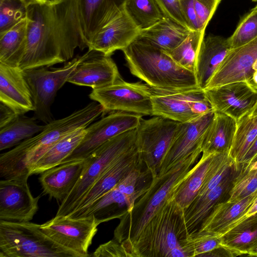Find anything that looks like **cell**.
<instances>
[{"label":"cell","instance_id":"1","mask_svg":"<svg viewBox=\"0 0 257 257\" xmlns=\"http://www.w3.org/2000/svg\"><path fill=\"white\" fill-rule=\"evenodd\" d=\"M27 9V45L22 70L65 62L75 49L87 46L79 17L78 0H48Z\"/></svg>","mask_w":257,"mask_h":257},{"label":"cell","instance_id":"2","mask_svg":"<svg viewBox=\"0 0 257 257\" xmlns=\"http://www.w3.org/2000/svg\"><path fill=\"white\" fill-rule=\"evenodd\" d=\"M202 153V151L193 153L166 173L152 178L147 191L137 200L131 211L120 218L113 239L121 243L131 256L133 243L148 221L191 173Z\"/></svg>","mask_w":257,"mask_h":257},{"label":"cell","instance_id":"3","mask_svg":"<svg viewBox=\"0 0 257 257\" xmlns=\"http://www.w3.org/2000/svg\"><path fill=\"white\" fill-rule=\"evenodd\" d=\"M122 51L132 74L152 88L171 91L200 88L194 72L146 40L138 38Z\"/></svg>","mask_w":257,"mask_h":257},{"label":"cell","instance_id":"4","mask_svg":"<svg viewBox=\"0 0 257 257\" xmlns=\"http://www.w3.org/2000/svg\"><path fill=\"white\" fill-rule=\"evenodd\" d=\"M183 211L174 200L169 199L132 245V256L188 257L180 243L185 238Z\"/></svg>","mask_w":257,"mask_h":257},{"label":"cell","instance_id":"5","mask_svg":"<svg viewBox=\"0 0 257 257\" xmlns=\"http://www.w3.org/2000/svg\"><path fill=\"white\" fill-rule=\"evenodd\" d=\"M40 225L0 220V257H79L50 238Z\"/></svg>","mask_w":257,"mask_h":257},{"label":"cell","instance_id":"6","mask_svg":"<svg viewBox=\"0 0 257 257\" xmlns=\"http://www.w3.org/2000/svg\"><path fill=\"white\" fill-rule=\"evenodd\" d=\"M137 129L118 135L98 147L86 159L83 171L74 188L59 206L55 217L73 212L102 173L115 161L136 145Z\"/></svg>","mask_w":257,"mask_h":257},{"label":"cell","instance_id":"7","mask_svg":"<svg viewBox=\"0 0 257 257\" xmlns=\"http://www.w3.org/2000/svg\"><path fill=\"white\" fill-rule=\"evenodd\" d=\"M103 113L102 106L92 102L69 115L45 124L43 131L16 146L26 156L29 171L33 165L57 142L79 128L87 127Z\"/></svg>","mask_w":257,"mask_h":257},{"label":"cell","instance_id":"8","mask_svg":"<svg viewBox=\"0 0 257 257\" xmlns=\"http://www.w3.org/2000/svg\"><path fill=\"white\" fill-rule=\"evenodd\" d=\"M84 54L77 56L62 67H41L23 70L30 89L34 106L33 117L46 124L54 119L51 110L56 93L78 64L84 59Z\"/></svg>","mask_w":257,"mask_h":257},{"label":"cell","instance_id":"9","mask_svg":"<svg viewBox=\"0 0 257 257\" xmlns=\"http://www.w3.org/2000/svg\"><path fill=\"white\" fill-rule=\"evenodd\" d=\"M178 122L159 116L141 118L136 128V145L142 162L152 178L157 176L174 140Z\"/></svg>","mask_w":257,"mask_h":257},{"label":"cell","instance_id":"10","mask_svg":"<svg viewBox=\"0 0 257 257\" xmlns=\"http://www.w3.org/2000/svg\"><path fill=\"white\" fill-rule=\"evenodd\" d=\"M152 93L149 86L140 82L130 83L122 78L111 85L92 89L89 95L99 103L104 113L122 111L143 116H152Z\"/></svg>","mask_w":257,"mask_h":257},{"label":"cell","instance_id":"11","mask_svg":"<svg viewBox=\"0 0 257 257\" xmlns=\"http://www.w3.org/2000/svg\"><path fill=\"white\" fill-rule=\"evenodd\" d=\"M99 224L93 216L79 218L54 217L40 225L42 231L63 247L79 257L90 256L88 248Z\"/></svg>","mask_w":257,"mask_h":257},{"label":"cell","instance_id":"12","mask_svg":"<svg viewBox=\"0 0 257 257\" xmlns=\"http://www.w3.org/2000/svg\"><path fill=\"white\" fill-rule=\"evenodd\" d=\"M142 117L134 113L112 111L86 128L85 134L78 146L62 163L87 158L111 139L136 128Z\"/></svg>","mask_w":257,"mask_h":257},{"label":"cell","instance_id":"13","mask_svg":"<svg viewBox=\"0 0 257 257\" xmlns=\"http://www.w3.org/2000/svg\"><path fill=\"white\" fill-rule=\"evenodd\" d=\"M214 114L213 110L185 122H179L172 145L161 164V176L193 153L202 151L206 131Z\"/></svg>","mask_w":257,"mask_h":257},{"label":"cell","instance_id":"14","mask_svg":"<svg viewBox=\"0 0 257 257\" xmlns=\"http://www.w3.org/2000/svg\"><path fill=\"white\" fill-rule=\"evenodd\" d=\"M29 176L0 181V220L28 222L38 210L40 196L32 195Z\"/></svg>","mask_w":257,"mask_h":257},{"label":"cell","instance_id":"15","mask_svg":"<svg viewBox=\"0 0 257 257\" xmlns=\"http://www.w3.org/2000/svg\"><path fill=\"white\" fill-rule=\"evenodd\" d=\"M204 91L214 112L226 114L236 121L250 113L257 103V90L246 81L229 83Z\"/></svg>","mask_w":257,"mask_h":257},{"label":"cell","instance_id":"16","mask_svg":"<svg viewBox=\"0 0 257 257\" xmlns=\"http://www.w3.org/2000/svg\"><path fill=\"white\" fill-rule=\"evenodd\" d=\"M84 55L67 82L94 89L113 84L121 78L111 56L89 49Z\"/></svg>","mask_w":257,"mask_h":257},{"label":"cell","instance_id":"17","mask_svg":"<svg viewBox=\"0 0 257 257\" xmlns=\"http://www.w3.org/2000/svg\"><path fill=\"white\" fill-rule=\"evenodd\" d=\"M257 60V37L240 47L231 49L208 81L205 89L229 83L246 81L254 73Z\"/></svg>","mask_w":257,"mask_h":257},{"label":"cell","instance_id":"18","mask_svg":"<svg viewBox=\"0 0 257 257\" xmlns=\"http://www.w3.org/2000/svg\"><path fill=\"white\" fill-rule=\"evenodd\" d=\"M240 169L241 164L235 163L217 186L204 195L197 196L190 205L184 209L183 228L185 238L198 230L217 204L228 199L233 181Z\"/></svg>","mask_w":257,"mask_h":257},{"label":"cell","instance_id":"19","mask_svg":"<svg viewBox=\"0 0 257 257\" xmlns=\"http://www.w3.org/2000/svg\"><path fill=\"white\" fill-rule=\"evenodd\" d=\"M140 31L124 9L94 36L88 48L111 56L129 46L139 37Z\"/></svg>","mask_w":257,"mask_h":257},{"label":"cell","instance_id":"20","mask_svg":"<svg viewBox=\"0 0 257 257\" xmlns=\"http://www.w3.org/2000/svg\"><path fill=\"white\" fill-rule=\"evenodd\" d=\"M149 87L152 93V115L178 122H187L198 116L192 112L189 103L194 99L205 97L204 90L171 91Z\"/></svg>","mask_w":257,"mask_h":257},{"label":"cell","instance_id":"21","mask_svg":"<svg viewBox=\"0 0 257 257\" xmlns=\"http://www.w3.org/2000/svg\"><path fill=\"white\" fill-rule=\"evenodd\" d=\"M143 164L136 145L107 168L82 197L73 212L82 210L98 200L133 169Z\"/></svg>","mask_w":257,"mask_h":257},{"label":"cell","instance_id":"22","mask_svg":"<svg viewBox=\"0 0 257 257\" xmlns=\"http://www.w3.org/2000/svg\"><path fill=\"white\" fill-rule=\"evenodd\" d=\"M0 102L18 115L34 111L31 92L19 67L0 63Z\"/></svg>","mask_w":257,"mask_h":257},{"label":"cell","instance_id":"23","mask_svg":"<svg viewBox=\"0 0 257 257\" xmlns=\"http://www.w3.org/2000/svg\"><path fill=\"white\" fill-rule=\"evenodd\" d=\"M126 0H78L80 23L87 46L94 36L124 9Z\"/></svg>","mask_w":257,"mask_h":257},{"label":"cell","instance_id":"24","mask_svg":"<svg viewBox=\"0 0 257 257\" xmlns=\"http://www.w3.org/2000/svg\"><path fill=\"white\" fill-rule=\"evenodd\" d=\"M86 162V158L74 160L42 173L39 180L43 193L62 202L78 181Z\"/></svg>","mask_w":257,"mask_h":257},{"label":"cell","instance_id":"25","mask_svg":"<svg viewBox=\"0 0 257 257\" xmlns=\"http://www.w3.org/2000/svg\"><path fill=\"white\" fill-rule=\"evenodd\" d=\"M257 197V190L236 202L222 201L217 204L197 231H208L220 236L243 220L247 210Z\"/></svg>","mask_w":257,"mask_h":257},{"label":"cell","instance_id":"26","mask_svg":"<svg viewBox=\"0 0 257 257\" xmlns=\"http://www.w3.org/2000/svg\"><path fill=\"white\" fill-rule=\"evenodd\" d=\"M231 49L227 39L209 35L204 38L199 51L195 76L199 87L204 90L208 81Z\"/></svg>","mask_w":257,"mask_h":257},{"label":"cell","instance_id":"27","mask_svg":"<svg viewBox=\"0 0 257 257\" xmlns=\"http://www.w3.org/2000/svg\"><path fill=\"white\" fill-rule=\"evenodd\" d=\"M236 120L231 116L214 112L203 142L202 153H229L236 132Z\"/></svg>","mask_w":257,"mask_h":257},{"label":"cell","instance_id":"28","mask_svg":"<svg viewBox=\"0 0 257 257\" xmlns=\"http://www.w3.org/2000/svg\"><path fill=\"white\" fill-rule=\"evenodd\" d=\"M191 31L188 28L164 16L152 26L141 30L138 38L166 52H169L180 44Z\"/></svg>","mask_w":257,"mask_h":257},{"label":"cell","instance_id":"29","mask_svg":"<svg viewBox=\"0 0 257 257\" xmlns=\"http://www.w3.org/2000/svg\"><path fill=\"white\" fill-rule=\"evenodd\" d=\"M27 24L26 17L0 34V63L19 67L27 49Z\"/></svg>","mask_w":257,"mask_h":257},{"label":"cell","instance_id":"30","mask_svg":"<svg viewBox=\"0 0 257 257\" xmlns=\"http://www.w3.org/2000/svg\"><path fill=\"white\" fill-rule=\"evenodd\" d=\"M86 128L76 130L57 142L31 168L30 176L41 174L61 164L78 146L85 134Z\"/></svg>","mask_w":257,"mask_h":257},{"label":"cell","instance_id":"31","mask_svg":"<svg viewBox=\"0 0 257 257\" xmlns=\"http://www.w3.org/2000/svg\"><path fill=\"white\" fill-rule=\"evenodd\" d=\"M222 246L234 256L247 255L257 241V212L245 218L221 236Z\"/></svg>","mask_w":257,"mask_h":257},{"label":"cell","instance_id":"32","mask_svg":"<svg viewBox=\"0 0 257 257\" xmlns=\"http://www.w3.org/2000/svg\"><path fill=\"white\" fill-rule=\"evenodd\" d=\"M215 153H202L189 176L180 184L170 199L183 209L188 207L200 189Z\"/></svg>","mask_w":257,"mask_h":257},{"label":"cell","instance_id":"33","mask_svg":"<svg viewBox=\"0 0 257 257\" xmlns=\"http://www.w3.org/2000/svg\"><path fill=\"white\" fill-rule=\"evenodd\" d=\"M45 125H40L34 117L19 115L15 119L0 128V150L16 146L23 141L41 132Z\"/></svg>","mask_w":257,"mask_h":257},{"label":"cell","instance_id":"34","mask_svg":"<svg viewBox=\"0 0 257 257\" xmlns=\"http://www.w3.org/2000/svg\"><path fill=\"white\" fill-rule=\"evenodd\" d=\"M257 137V115H244L236 123L233 143L229 152L236 164H240Z\"/></svg>","mask_w":257,"mask_h":257},{"label":"cell","instance_id":"35","mask_svg":"<svg viewBox=\"0 0 257 257\" xmlns=\"http://www.w3.org/2000/svg\"><path fill=\"white\" fill-rule=\"evenodd\" d=\"M124 10L141 30L150 28L164 16L155 0H126Z\"/></svg>","mask_w":257,"mask_h":257},{"label":"cell","instance_id":"36","mask_svg":"<svg viewBox=\"0 0 257 257\" xmlns=\"http://www.w3.org/2000/svg\"><path fill=\"white\" fill-rule=\"evenodd\" d=\"M205 31H192L177 47L166 52L179 65L195 74L197 57Z\"/></svg>","mask_w":257,"mask_h":257},{"label":"cell","instance_id":"37","mask_svg":"<svg viewBox=\"0 0 257 257\" xmlns=\"http://www.w3.org/2000/svg\"><path fill=\"white\" fill-rule=\"evenodd\" d=\"M188 257L202 256L222 246L221 236L208 231H198L188 235L180 241Z\"/></svg>","mask_w":257,"mask_h":257},{"label":"cell","instance_id":"38","mask_svg":"<svg viewBox=\"0 0 257 257\" xmlns=\"http://www.w3.org/2000/svg\"><path fill=\"white\" fill-rule=\"evenodd\" d=\"M241 164V169L233 181L227 200L239 201L257 190V169L249 170V167Z\"/></svg>","mask_w":257,"mask_h":257},{"label":"cell","instance_id":"39","mask_svg":"<svg viewBox=\"0 0 257 257\" xmlns=\"http://www.w3.org/2000/svg\"><path fill=\"white\" fill-rule=\"evenodd\" d=\"M257 37V10L253 8L241 20L233 33L227 39L231 49L243 45Z\"/></svg>","mask_w":257,"mask_h":257},{"label":"cell","instance_id":"40","mask_svg":"<svg viewBox=\"0 0 257 257\" xmlns=\"http://www.w3.org/2000/svg\"><path fill=\"white\" fill-rule=\"evenodd\" d=\"M27 9L19 0H0V34L26 17Z\"/></svg>","mask_w":257,"mask_h":257},{"label":"cell","instance_id":"41","mask_svg":"<svg viewBox=\"0 0 257 257\" xmlns=\"http://www.w3.org/2000/svg\"><path fill=\"white\" fill-rule=\"evenodd\" d=\"M222 0H194L200 30L205 31Z\"/></svg>","mask_w":257,"mask_h":257},{"label":"cell","instance_id":"42","mask_svg":"<svg viewBox=\"0 0 257 257\" xmlns=\"http://www.w3.org/2000/svg\"><path fill=\"white\" fill-rule=\"evenodd\" d=\"M155 1L164 16L188 28L182 12L180 0H155Z\"/></svg>","mask_w":257,"mask_h":257},{"label":"cell","instance_id":"43","mask_svg":"<svg viewBox=\"0 0 257 257\" xmlns=\"http://www.w3.org/2000/svg\"><path fill=\"white\" fill-rule=\"evenodd\" d=\"M90 256H131L123 245L115 240H111L100 245Z\"/></svg>","mask_w":257,"mask_h":257},{"label":"cell","instance_id":"44","mask_svg":"<svg viewBox=\"0 0 257 257\" xmlns=\"http://www.w3.org/2000/svg\"><path fill=\"white\" fill-rule=\"evenodd\" d=\"M182 12L191 31H200L194 0H180Z\"/></svg>","mask_w":257,"mask_h":257},{"label":"cell","instance_id":"45","mask_svg":"<svg viewBox=\"0 0 257 257\" xmlns=\"http://www.w3.org/2000/svg\"><path fill=\"white\" fill-rule=\"evenodd\" d=\"M189 105L191 111L196 116H200L213 110L206 96L191 101Z\"/></svg>","mask_w":257,"mask_h":257},{"label":"cell","instance_id":"46","mask_svg":"<svg viewBox=\"0 0 257 257\" xmlns=\"http://www.w3.org/2000/svg\"><path fill=\"white\" fill-rule=\"evenodd\" d=\"M18 115L10 108L0 102V128L11 122Z\"/></svg>","mask_w":257,"mask_h":257},{"label":"cell","instance_id":"47","mask_svg":"<svg viewBox=\"0 0 257 257\" xmlns=\"http://www.w3.org/2000/svg\"><path fill=\"white\" fill-rule=\"evenodd\" d=\"M257 155V137L243 157L240 164L248 166Z\"/></svg>","mask_w":257,"mask_h":257},{"label":"cell","instance_id":"48","mask_svg":"<svg viewBox=\"0 0 257 257\" xmlns=\"http://www.w3.org/2000/svg\"><path fill=\"white\" fill-rule=\"evenodd\" d=\"M234 256L230 250L223 246L216 248L207 253L202 255V256Z\"/></svg>","mask_w":257,"mask_h":257},{"label":"cell","instance_id":"49","mask_svg":"<svg viewBox=\"0 0 257 257\" xmlns=\"http://www.w3.org/2000/svg\"><path fill=\"white\" fill-rule=\"evenodd\" d=\"M257 212V197L246 212L244 219Z\"/></svg>","mask_w":257,"mask_h":257},{"label":"cell","instance_id":"50","mask_svg":"<svg viewBox=\"0 0 257 257\" xmlns=\"http://www.w3.org/2000/svg\"><path fill=\"white\" fill-rule=\"evenodd\" d=\"M20 1L26 8L37 4H43L46 2L48 0H19Z\"/></svg>","mask_w":257,"mask_h":257},{"label":"cell","instance_id":"51","mask_svg":"<svg viewBox=\"0 0 257 257\" xmlns=\"http://www.w3.org/2000/svg\"><path fill=\"white\" fill-rule=\"evenodd\" d=\"M246 82L257 90V71L254 72L252 76Z\"/></svg>","mask_w":257,"mask_h":257},{"label":"cell","instance_id":"52","mask_svg":"<svg viewBox=\"0 0 257 257\" xmlns=\"http://www.w3.org/2000/svg\"><path fill=\"white\" fill-rule=\"evenodd\" d=\"M247 255L249 256H257V241L249 250Z\"/></svg>","mask_w":257,"mask_h":257},{"label":"cell","instance_id":"53","mask_svg":"<svg viewBox=\"0 0 257 257\" xmlns=\"http://www.w3.org/2000/svg\"><path fill=\"white\" fill-rule=\"evenodd\" d=\"M250 115H257V103L250 113H249Z\"/></svg>","mask_w":257,"mask_h":257},{"label":"cell","instance_id":"54","mask_svg":"<svg viewBox=\"0 0 257 257\" xmlns=\"http://www.w3.org/2000/svg\"><path fill=\"white\" fill-rule=\"evenodd\" d=\"M255 9L257 10V5L254 7Z\"/></svg>","mask_w":257,"mask_h":257},{"label":"cell","instance_id":"55","mask_svg":"<svg viewBox=\"0 0 257 257\" xmlns=\"http://www.w3.org/2000/svg\"><path fill=\"white\" fill-rule=\"evenodd\" d=\"M253 2H257V0H252Z\"/></svg>","mask_w":257,"mask_h":257}]
</instances>
